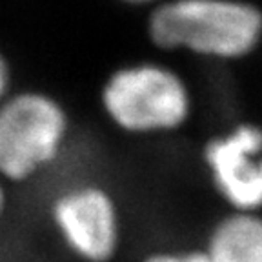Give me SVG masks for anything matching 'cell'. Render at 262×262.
Masks as SVG:
<instances>
[{
  "label": "cell",
  "instance_id": "1",
  "mask_svg": "<svg viewBox=\"0 0 262 262\" xmlns=\"http://www.w3.org/2000/svg\"><path fill=\"white\" fill-rule=\"evenodd\" d=\"M147 31L160 49L233 60L260 44L262 11L242 0H175L153 11Z\"/></svg>",
  "mask_w": 262,
  "mask_h": 262
},
{
  "label": "cell",
  "instance_id": "2",
  "mask_svg": "<svg viewBox=\"0 0 262 262\" xmlns=\"http://www.w3.org/2000/svg\"><path fill=\"white\" fill-rule=\"evenodd\" d=\"M100 107L111 126L126 135L151 137L184 127L193 98L177 71L142 62L119 68L104 80Z\"/></svg>",
  "mask_w": 262,
  "mask_h": 262
},
{
  "label": "cell",
  "instance_id": "3",
  "mask_svg": "<svg viewBox=\"0 0 262 262\" xmlns=\"http://www.w3.org/2000/svg\"><path fill=\"white\" fill-rule=\"evenodd\" d=\"M71 133L70 113L53 95L13 91L0 104V179L24 184L58 162Z\"/></svg>",
  "mask_w": 262,
  "mask_h": 262
},
{
  "label": "cell",
  "instance_id": "4",
  "mask_svg": "<svg viewBox=\"0 0 262 262\" xmlns=\"http://www.w3.org/2000/svg\"><path fill=\"white\" fill-rule=\"evenodd\" d=\"M49 217L66 250L80 262H111L122 242L119 204L107 188L78 182L57 193Z\"/></svg>",
  "mask_w": 262,
  "mask_h": 262
},
{
  "label": "cell",
  "instance_id": "5",
  "mask_svg": "<svg viewBox=\"0 0 262 262\" xmlns=\"http://www.w3.org/2000/svg\"><path fill=\"white\" fill-rule=\"evenodd\" d=\"M209 180L231 211H262V127L242 122L206 142Z\"/></svg>",
  "mask_w": 262,
  "mask_h": 262
},
{
  "label": "cell",
  "instance_id": "6",
  "mask_svg": "<svg viewBox=\"0 0 262 262\" xmlns=\"http://www.w3.org/2000/svg\"><path fill=\"white\" fill-rule=\"evenodd\" d=\"M204 250L211 262H262V213L226 215L209 231Z\"/></svg>",
  "mask_w": 262,
  "mask_h": 262
},
{
  "label": "cell",
  "instance_id": "7",
  "mask_svg": "<svg viewBox=\"0 0 262 262\" xmlns=\"http://www.w3.org/2000/svg\"><path fill=\"white\" fill-rule=\"evenodd\" d=\"M139 262H211L206 250H159L144 255Z\"/></svg>",
  "mask_w": 262,
  "mask_h": 262
},
{
  "label": "cell",
  "instance_id": "8",
  "mask_svg": "<svg viewBox=\"0 0 262 262\" xmlns=\"http://www.w3.org/2000/svg\"><path fill=\"white\" fill-rule=\"evenodd\" d=\"M11 93V70H9L6 58L0 55V104L4 102Z\"/></svg>",
  "mask_w": 262,
  "mask_h": 262
},
{
  "label": "cell",
  "instance_id": "9",
  "mask_svg": "<svg viewBox=\"0 0 262 262\" xmlns=\"http://www.w3.org/2000/svg\"><path fill=\"white\" fill-rule=\"evenodd\" d=\"M6 208H8V193H6V182L0 179V221L4 217Z\"/></svg>",
  "mask_w": 262,
  "mask_h": 262
},
{
  "label": "cell",
  "instance_id": "10",
  "mask_svg": "<svg viewBox=\"0 0 262 262\" xmlns=\"http://www.w3.org/2000/svg\"><path fill=\"white\" fill-rule=\"evenodd\" d=\"M129 2H146V0H129Z\"/></svg>",
  "mask_w": 262,
  "mask_h": 262
}]
</instances>
